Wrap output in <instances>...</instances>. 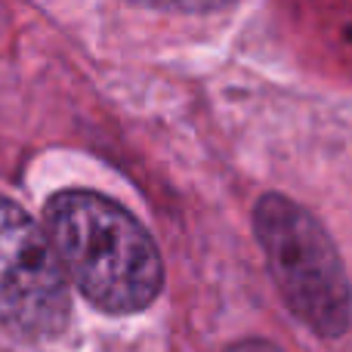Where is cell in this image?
Here are the masks:
<instances>
[{"instance_id":"3","label":"cell","mask_w":352,"mask_h":352,"mask_svg":"<svg viewBox=\"0 0 352 352\" xmlns=\"http://www.w3.org/2000/svg\"><path fill=\"white\" fill-rule=\"evenodd\" d=\"M68 318V278L47 232L0 195V328L37 343L59 337Z\"/></svg>"},{"instance_id":"1","label":"cell","mask_w":352,"mask_h":352,"mask_svg":"<svg viewBox=\"0 0 352 352\" xmlns=\"http://www.w3.org/2000/svg\"><path fill=\"white\" fill-rule=\"evenodd\" d=\"M47 238L65 278L96 309L142 312L164 287V260L146 226L118 201L87 188H65L47 201Z\"/></svg>"},{"instance_id":"2","label":"cell","mask_w":352,"mask_h":352,"mask_svg":"<svg viewBox=\"0 0 352 352\" xmlns=\"http://www.w3.org/2000/svg\"><path fill=\"white\" fill-rule=\"evenodd\" d=\"M254 232L285 306L316 334L343 337L352 324L349 275L324 226L287 195H263Z\"/></svg>"},{"instance_id":"4","label":"cell","mask_w":352,"mask_h":352,"mask_svg":"<svg viewBox=\"0 0 352 352\" xmlns=\"http://www.w3.org/2000/svg\"><path fill=\"white\" fill-rule=\"evenodd\" d=\"M133 3L164 12H210V10H223V6L235 3V0H133Z\"/></svg>"},{"instance_id":"5","label":"cell","mask_w":352,"mask_h":352,"mask_svg":"<svg viewBox=\"0 0 352 352\" xmlns=\"http://www.w3.org/2000/svg\"><path fill=\"white\" fill-rule=\"evenodd\" d=\"M226 352H285V349H278L275 343H266V340H244V343L229 346Z\"/></svg>"}]
</instances>
